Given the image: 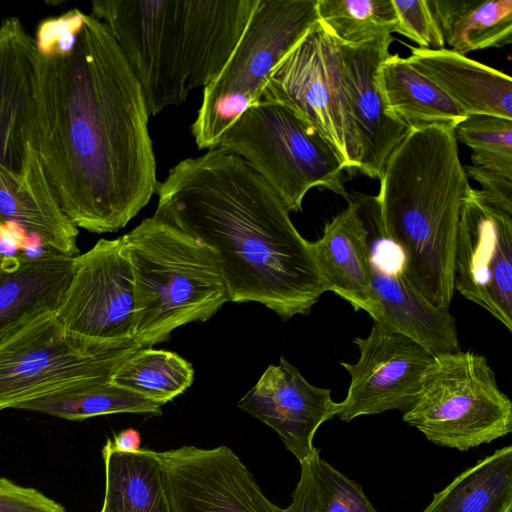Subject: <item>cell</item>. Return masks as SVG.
<instances>
[{
  "label": "cell",
  "mask_w": 512,
  "mask_h": 512,
  "mask_svg": "<svg viewBox=\"0 0 512 512\" xmlns=\"http://www.w3.org/2000/svg\"><path fill=\"white\" fill-rule=\"evenodd\" d=\"M512 446L497 449L434 494L422 512H511Z\"/></svg>",
  "instance_id": "26"
},
{
  "label": "cell",
  "mask_w": 512,
  "mask_h": 512,
  "mask_svg": "<svg viewBox=\"0 0 512 512\" xmlns=\"http://www.w3.org/2000/svg\"><path fill=\"white\" fill-rule=\"evenodd\" d=\"M193 379L191 363L178 354L145 347L119 364L110 382L164 405L190 387Z\"/></svg>",
  "instance_id": "29"
},
{
  "label": "cell",
  "mask_w": 512,
  "mask_h": 512,
  "mask_svg": "<svg viewBox=\"0 0 512 512\" xmlns=\"http://www.w3.org/2000/svg\"><path fill=\"white\" fill-rule=\"evenodd\" d=\"M456 291L512 332V215L490 206L472 187L458 223Z\"/></svg>",
  "instance_id": "13"
},
{
  "label": "cell",
  "mask_w": 512,
  "mask_h": 512,
  "mask_svg": "<svg viewBox=\"0 0 512 512\" xmlns=\"http://www.w3.org/2000/svg\"><path fill=\"white\" fill-rule=\"evenodd\" d=\"M448 49L465 55L512 43V0H429Z\"/></svg>",
  "instance_id": "25"
},
{
  "label": "cell",
  "mask_w": 512,
  "mask_h": 512,
  "mask_svg": "<svg viewBox=\"0 0 512 512\" xmlns=\"http://www.w3.org/2000/svg\"><path fill=\"white\" fill-rule=\"evenodd\" d=\"M317 0H257L225 67L207 87L191 133L199 149H213L230 125L261 100L269 76L317 24Z\"/></svg>",
  "instance_id": "7"
},
{
  "label": "cell",
  "mask_w": 512,
  "mask_h": 512,
  "mask_svg": "<svg viewBox=\"0 0 512 512\" xmlns=\"http://www.w3.org/2000/svg\"><path fill=\"white\" fill-rule=\"evenodd\" d=\"M403 420L432 443L459 451L512 430V402L485 356L461 349L433 356Z\"/></svg>",
  "instance_id": "8"
},
{
  "label": "cell",
  "mask_w": 512,
  "mask_h": 512,
  "mask_svg": "<svg viewBox=\"0 0 512 512\" xmlns=\"http://www.w3.org/2000/svg\"><path fill=\"white\" fill-rule=\"evenodd\" d=\"M122 237L134 282L133 338L142 348L229 301L212 249L167 220L153 214Z\"/></svg>",
  "instance_id": "5"
},
{
  "label": "cell",
  "mask_w": 512,
  "mask_h": 512,
  "mask_svg": "<svg viewBox=\"0 0 512 512\" xmlns=\"http://www.w3.org/2000/svg\"><path fill=\"white\" fill-rule=\"evenodd\" d=\"M379 181L381 224L400 247L410 281L434 306L449 308L459 217L471 189L454 128L407 130Z\"/></svg>",
  "instance_id": "4"
},
{
  "label": "cell",
  "mask_w": 512,
  "mask_h": 512,
  "mask_svg": "<svg viewBox=\"0 0 512 512\" xmlns=\"http://www.w3.org/2000/svg\"><path fill=\"white\" fill-rule=\"evenodd\" d=\"M349 196L356 202L367 232L374 323L403 334L433 356L460 350L454 317L436 307L410 281L400 247L384 232L376 197Z\"/></svg>",
  "instance_id": "11"
},
{
  "label": "cell",
  "mask_w": 512,
  "mask_h": 512,
  "mask_svg": "<svg viewBox=\"0 0 512 512\" xmlns=\"http://www.w3.org/2000/svg\"><path fill=\"white\" fill-rule=\"evenodd\" d=\"M355 363L340 362L350 384L337 417L343 422L390 410L406 411L416 400L433 355L411 338L373 323L355 337Z\"/></svg>",
  "instance_id": "15"
},
{
  "label": "cell",
  "mask_w": 512,
  "mask_h": 512,
  "mask_svg": "<svg viewBox=\"0 0 512 512\" xmlns=\"http://www.w3.org/2000/svg\"><path fill=\"white\" fill-rule=\"evenodd\" d=\"M319 23L345 45L392 35L397 23L392 0H317Z\"/></svg>",
  "instance_id": "30"
},
{
  "label": "cell",
  "mask_w": 512,
  "mask_h": 512,
  "mask_svg": "<svg viewBox=\"0 0 512 512\" xmlns=\"http://www.w3.org/2000/svg\"><path fill=\"white\" fill-rule=\"evenodd\" d=\"M457 141L473 152L512 158V120L492 115H469L455 129Z\"/></svg>",
  "instance_id": "31"
},
{
  "label": "cell",
  "mask_w": 512,
  "mask_h": 512,
  "mask_svg": "<svg viewBox=\"0 0 512 512\" xmlns=\"http://www.w3.org/2000/svg\"><path fill=\"white\" fill-rule=\"evenodd\" d=\"M163 405L112 384L110 381L88 384L27 402L17 409L80 421L87 418L136 413L159 416Z\"/></svg>",
  "instance_id": "27"
},
{
  "label": "cell",
  "mask_w": 512,
  "mask_h": 512,
  "mask_svg": "<svg viewBox=\"0 0 512 512\" xmlns=\"http://www.w3.org/2000/svg\"><path fill=\"white\" fill-rule=\"evenodd\" d=\"M392 35L360 45L338 41L342 82L358 143V172L379 179L383 167L407 129L385 108L377 85V70L390 54Z\"/></svg>",
  "instance_id": "18"
},
{
  "label": "cell",
  "mask_w": 512,
  "mask_h": 512,
  "mask_svg": "<svg viewBox=\"0 0 512 512\" xmlns=\"http://www.w3.org/2000/svg\"><path fill=\"white\" fill-rule=\"evenodd\" d=\"M0 512H66L42 492L0 477Z\"/></svg>",
  "instance_id": "33"
},
{
  "label": "cell",
  "mask_w": 512,
  "mask_h": 512,
  "mask_svg": "<svg viewBox=\"0 0 512 512\" xmlns=\"http://www.w3.org/2000/svg\"><path fill=\"white\" fill-rule=\"evenodd\" d=\"M243 158L276 192L289 212L302 210L312 188L347 200L344 164L332 145L287 106L261 99L224 132L217 147Z\"/></svg>",
  "instance_id": "6"
},
{
  "label": "cell",
  "mask_w": 512,
  "mask_h": 512,
  "mask_svg": "<svg viewBox=\"0 0 512 512\" xmlns=\"http://www.w3.org/2000/svg\"><path fill=\"white\" fill-rule=\"evenodd\" d=\"M299 481L284 512H379L362 487L314 453L300 462Z\"/></svg>",
  "instance_id": "28"
},
{
  "label": "cell",
  "mask_w": 512,
  "mask_h": 512,
  "mask_svg": "<svg viewBox=\"0 0 512 512\" xmlns=\"http://www.w3.org/2000/svg\"><path fill=\"white\" fill-rule=\"evenodd\" d=\"M407 60L469 115L512 120L509 75L448 48L409 46Z\"/></svg>",
  "instance_id": "20"
},
{
  "label": "cell",
  "mask_w": 512,
  "mask_h": 512,
  "mask_svg": "<svg viewBox=\"0 0 512 512\" xmlns=\"http://www.w3.org/2000/svg\"><path fill=\"white\" fill-rule=\"evenodd\" d=\"M56 314L77 338L107 345L135 341L134 282L122 236L100 239L73 257L72 277Z\"/></svg>",
  "instance_id": "12"
},
{
  "label": "cell",
  "mask_w": 512,
  "mask_h": 512,
  "mask_svg": "<svg viewBox=\"0 0 512 512\" xmlns=\"http://www.w3.org/2000/svg\"><path fill=\"white\" fill-rule=\"evenodd\" d=\"M464 169L467 177L481 185L479 192L486 203L512 215V174L474 165Z\"/></svg>",
  "instance_id": "34"
},
{
  "label": "cell",
  "mask_w": 512,
  "mask_h": 512,
  "mask_svg": "<svg viewBox=\"0 0 512 512\" xmlns=\"http://www.w3.org/2000/svg\"><path fill=\"white\" fill-rule=\"evenodd\" d=\"M155 193V215L212 249L229 301L258 302L288 320L309 315L328 291L311 242L240 156L213 148L186 158Z\"/></svg>",
  "instance_id": "2"
},
{
  "label": "cell",
  "mask_w": 512,
  "mask_h": 512,
  "mask_svg": "<svg viewBox=\"0 0 512 512\" xmlns=\"http://www.w3.org/2000/svg\"><path fill=\"white\" fill-rule=\"evenodd\" d=\"M73 257L46 250L0 257V341L39 316L57 312Z\"/></svg>",
  "instance_id": "19"
},
{
  "label": "cell",
  "mask_w": 512,
  "mask_h": 512,
  "mask_svg": "<svg viewBox=\"0 0 512 512\" xmlns=\"http://www.w3.org/2000/svg\"><path fill=\"white\" fill-rule=\"evenodd\" d=\"M387 113L407 130L439 125L454 128L468 115L407 58L389 54L377 70Z\"/></svg>",
  "instance_id": "22"
},
{
  "label": "cell",
  "mask_w": 512,
  "mask_h": 512,
  "mask_svg": "<svg viewBox=\"0 0 512 512\" xmlns=\"http://www.w3.org/2000/svg\"><path fill=\"white\" fill-rule=\"evenodd\" d=\"M157 454L165 469L172 512H284L224 445L183 446Z\"/></svg>",
  "instance_id": "16"
},
{
  "label": "cell",
  "mask_w": 512,
  "mask_h": 512,
  "mask_svg": "<svg viewBox=\"0 0 512 512\" xmlns=\"http://www.w3.org/2000/svg\"><path fill=\"white\" fill-rule=\"evenodd\" d=\"M327 222L322 236L311 242L313 254L328 291L348 302L355 311L373 308L367 232L356 202Z\"/></svg>",
  "instance_id": "21"
},
{
  "label": "cell",
  "mask_w": 512,
  "mask_h": 512,
  "mask_svg": "<svg viewBox=\"0 0 512 512\" xmlns=\"http://www.w3.org/2000/svg\"><path fill=\"white\" fill-rule=\"evenodd\" d=\"M6 224L35 236L47 250L70 257L80 254L79 230L55 197L36 191L0 163V226Z\"/></svg>",
  "instance_id": "24"
},
{
  "label": "cell",
  "mask_w": 512,
  "mask_h": 512,
  "mask_svg": "<svg viewBox=\"0 0 512 512\" xmlns=\"http://www.w3.org/2000/svg\"><path fill=\"white\" fill-rule=\"evenodd\" d=\"M257 0H96L137 79L150 116L183 104L219 76Z\"/></svg>",
  "instance_id": "3"
},
{
  "label": "cell",
  "mask_w": 512,
  "mask_h": 512,
  "mask_svg": "<svg viewBox=\"0 0 512 512\" xmlns=\"http://www.w3.org/2000/svg\"><path fill=\"white\" fill-rule=\"evenodd\" d=\"M2 229V227L0 226V230ZM4 254L2 253L1 251V248H0V257H2Z\"/></svg>",
  "instance_id": "36"
},
{
  "label": "cell",
  "mask_w": 512,
  "mask_h": 512,
  "mask_svg": "<svg viewBox=\"0 0 512 512\" xmlns=\"http://www.w3.org/2000/svg\"><path fill=\"white\" fill-rule=\"evenodd\" d=\"M261 99L293 110L332 145L346 172H358V143L341 77L339 43L320 23L275 67Z\"/></svg>",
  "instance_id": "10"
},
{
  "label": "cell",
  "mask_w": 512,
  "mask_h": 512,
  "mask_svg": "<svg viewBox=\"0 0 512 512\" xmlns=\"http://www.w3.org/2000/svg\"><path fill=\"white\" fill-rule=\"evenodd\" d=\"M35 94L39 157L61 210L92 233L122 229L159 181L144 95L103 22L84 13L72 47L37 49Z\"/></svg>",
  "instance_id": "1"
},
{
  "label": "cell",
  "mask_w": 512,
  "mask_h": 512,
  "mask_svg": "<svg viewBox=\"0 0 512 512\" xmlns=\"http://www.w3.org/2000/svg\"><path fill=\"white\" fill-rule=\"evenodd\" d=\"M237 406L274 429L300 463L316 450L314 435L337 416L340 402L332 399L331 389L309 383L282 356L279 365L266 368Z\"/></svg>",
  "instance_id": "17"
},
{
  "label": "cell",
  "mask_w": 512,
  "mask_h": 512,
  "mask_svg": "<svg viewBox=\"0 0 512 512\" xmlns=\"http://www.w3.org/2000/svg\"><path fill=\"white\" fill-rule=\"evenodd\" d=\"M111 445L115 450L121 452L136 453L141 446L140 433L134 428L122 430L111 440Z\"/></svg>",
  "instance_id": "35"
},
{
  "label": "cell",
  "mask_w": 512,
  "mask_h": 512,
  "mask_svg": "<svg viewBox=\"0 0 512 512\" xmlns=\"http://www.w3.org/2000/svg\"><path fill=\"white\" fill-rule=\"evenodd\" d=\"M397 17L394 33L415 42L419 48L442 49L445 41L429 0H392Z\"/></svg>",
  "instance_id": "32"
},
{
  "label": "cell",
  "mask_w": 512,
  "mask_h": 512,
  "mask_svg": "<svg viewBox=\"0 0 512 512\" xmlns=\"http://www.w3.org/2000/svg\"><path fill=\"white\" fill-rule=\"evenodd\" d=\"M102 456L105 493L100 512H172L166 473L157 452H121L108 439Z\"/></svg>",
  "instance_id": "23"
},
{
  "label": "cell",
  "mask_w": 512,
  "mask_h": 512,
  "mask_svg": "<svg viewBox=\"0 0 512 512\" xmlns=\"http://www.w3.org/2000/svg\"><path fill=\"white\" fill-rule=\"evenodd\" d=\"M93 343L67 332L56 312L37 317L0 341V411L76 387L110 381L138 349Z\"/></svg>",
  "instance_id": "9"
},
{
  "label": "cell",
  "mask_w": 512,
  "mask_h": 512,
  "mask_svg": "<svg viewBox=\"0 0 512 512\" xmlns=\"http://www.w3.org/2000/svg\"><path fill=\"white\" fill-rule=\"evenodd\" d=\"M36 58L35 39L21 19H4L0 23V163L36 191L53 195L38 150Z\"/></svg>",
  "instance_id": "14"
}]
</instances>
